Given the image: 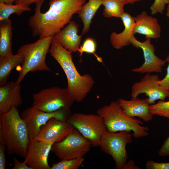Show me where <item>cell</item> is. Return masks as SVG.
<instances>
[{"label":"cell","mask_w":169,"mask_h":169,"mask_svg":"<svg viewBox=\"0 0 169 169\" xmlns=\"http://www.w3.org/2000/svg\"><path fill=\"white\" fill-rule=\"evenodd\" d=\"M86 0H50L49 8L41 12L43 3L36 4L35 13L28 20L33 37H53L69 23L73 15L79 13Z\"/></svg>","instance_id":"cell-1"},{"label":"cell","mask_w":169,"mask_h":169,"mask_svg":"<svg viewBox=\"0 0 169 169\" xmlns=\"http://www.w3.org/2000/svg\"><path fill=\"white\" fill-rule=\"evenodd\" d=\"M59 64L67 77V88L74 101L82 102L93 87L95 81L88 74L83 75L78 71L73 60L72 52L64 48L53 36L49 51Z\"/></svg>","instance_id":"cell-2"},{"label":"cell","mask_w":169,"mask_h":169,"mask_svg":"<svg viewBox=\"0 0 169 169\" xmlns=\"http://www.w3.org/2000/svg\"><path fill=\"white\" fill-rule=\"evenodd\" d=\"M0 140L5 144L9 155L26 158L30 139L26 123L17 108L0 115Z\"/></svg>","instance_id":"cell-3"},{"label":"cell","mask_w":169,"mask_h":169,"mask_svg":"<svg viewBox=\"0 0 169 169\" xmlns=\"http://www.w3.org/2000/svg\"><path fill=\"white\" fill-rule=\"evenodd\" d=\"M96 113L102 118L109 132L132 131V136L136 139L148 135L149 127L141 125L143 123L140 119L126 115L117 101L100 108Z\"/></svg>","instance_id":"cell-4"},{"label":"cell","mask_w":169,"mask_h":169,"mask_svg":"<svg viewBox=\"0 0 169 169\" xmlns=\"http://www.w3.org/2000/svg\"><path fill=\"white\" fill-rule=\"evenodd\" d=\"M53 37L39 38L33 43L23 45L18 49V53L22 56L23 61L15 81L17 84H20L30 72L51 71L45 60Z\"/></svg>","instance_id":"cell-5"},{"label":"cell","mask_w":169,"mask_h":169,"mask_svg":"<svg viewBox=\"0 0 169 169\" xmlns=\"http://www.w3.org/2000/svg\"><path fill=\"white\" fill-rule=\"evenodd\" d=\"M32 106L40 110L51 112L69 110L74 102L67 88L54 86L43 89L33 95Z\"/></svg>","instance_id":"cell-6"},{"label":"cell","mask_w":169,"mask_h":169,"mask_svg":"<svg viewBox=\"0 0 169 169\" xmlns=\"http://www.w3.org/2000/svg\"><path fill=\"white\" fill-rule=\"evenodd\" d=\"M131 132H112L107 131L101 138L99 146L103 151L112 157L116 169H123L127 161L128 156L126 147L132 142Z\"/></svg>","instance_id":"cell-7"},{"label":"cell","mask_w":169,"mask_h":169,"mask_svg":"<svg viewBox=\"0 0 169 169\" xmlns=\"http://www.w3.org/2000/svg\"><path fill=\"white\" fill-rule=\"evenodd\" d=\"M66 121L94 146H99L103 135L107 131L102 118L97 114L75 113L70 115Z\"/></svg>","instance_id":"cell-8"},{"label":"cell","mask_w":169,"mask_h":169,"mask_svg":"<svg viewBox=\"0 0 169 169\" xmlns=\"http://www.w3.org/2000/svg\"><path fill=\"white\" fill-rule=\"evenodd\" d=\"M90 141L74 128L63 140L54 143L51 151L61 160L83 157L90 150Z\"/></svg>","instance_id":"cell-9"},{"label":"cell","mask_w":169,"mask_h":169,"mask_svg":"<svg viewBox=\"0 0 169 169\" xmlns=\"http://www.w3.org/2000/svg\"><path fill=\"white\" fill-rule=\"evenodd\" d=\"M70 110L62 109L48 112L32 106L24 110L20 116L27 126L30 140L35 139L39 134L41 127L52 118L66 121L70 116Z\"/></svg>","instance_id":"cell-10"},{"label":"cell","mask_w":169,"mask_h":169,"mask_svg":"<svg viewBox=\"0 0 169 169\" xmlns=\"http://www.w3.org/2000/svg\"><path fill=\"white\" fill-rule=\"evenodd\" d=\"M159 77L157 74H146L139 82L134 84L131 88L132 97H138L142 93L148 96L150 105L155 104L157 100L164 101L169 97V91L161 86L158 84Z\"/></svg>","instance_id":"cell-11"},{"label":"cell","mask_w":169,"mask_h":169,"mask_svg":"<svg viewBox=\"0 0 169 169\" xmlns=\"http://www.w3.org/2000/svg\"><path fill=\"white\" fill-rule=\"evenodd\" d=\"M130 41L134 47L142 50L145 60L142 65L131 69L132 72L150 74L153 72L159 73L162 71L163 67L166 62L156 55L155 48L151 43V38H147L144 41L141 42L133 35Z\"/></svg>","instance_id":"cell-12"},{"label":"cell","mask_w":169,"mask_h":169,"mask_svg":"<svg viewBox=\"0 0 169 169\" xmlns=\"http://www.w3.org/2000/svg\"><path fill=\"white\" fill-rule=\"evenodd\" d=\"M54 143L30 140L24 161L32 169H50L48 158Z\"/></svg>","instance_id":"cell-13"},{"label":"cell","mask_w":169,"mask_h":169,"mask_svg":"<svg viewBox=\"0 0 169 169\" xmlns=\"http://www.w3.org/2000/svg\"><path fill=\"white\" fill-rule=\"evenodd\" d=\"M74 128L67 121L52 118L41 127L35 139L47 142H59L63 140Z\"/></svg>","instance_id":"cell-14"},{"label":"cell","mask_w":169,"mask_h":169,"mask_svg":"<svg viewBox=\"0 0 169 169\" xmlns=\"http://www.w3.org/2000/svg\"><path fill=\"white\" fill-rule=\"evenodd\" d=\"M125 114L131 117H137L148 123L152 120L153 115L150 112V104L147 98L141 99L137 97L126 100L119 99L116 101Z\"/></svg>","instance_id":"cell-15"},{"label":"cell","mask_w":169,"mask_h":169,"mask_svg":"<svg viewBox=\"0 0 169 169\" xmlns=\"http://www.w3.org/2000/svg\"><path fill=\"white\" fill-rule=\"evenodd\" d=\"M21 88L20 84H17L13 81L8 82L5 85L0 86V115L22 105Z\"/></svg>","instance_id":"cell-16"},{"label":"cell","mask_w":169,"mask_h":169,"mask_svg":"<svg viewBox=\"0 0 169 169\" xmlns=\"http://www.w3.org/2000/svg\"><path fill=\"white\" fill-rule=\"evenodd\" d=\"M134 34L145 35V38L156 39L161 36V28L157 19L144 11L135 17Z\"/></svg>","instance_id":"cell-17"},{"label":"cell","mask_w":169,"mask_h":169,"mask_svg":"<svg viewBox=\"0 0 169 169\" xmlns=\"http://www.w3.org/2000/svg\"><path fill=\"white\" fill-rule=\"evenodd\" d=\"M79 27L75 21H71L54 37L65 49L76 52L80 46L82 35L78 34Z\"/></svg>","instance_id":"cell-18"},{"label":"cell","mask_w":169,"mask_h":169,"mask_svg":"<svg viewBox=\"0 0 169 169\" xmlns=\"http://www.w3.org/2000/svg\"><path fill=\"white\" fill-rule=\"evenodd\" d=\"M120 18L124 26V30L119 33L114 31L110 36V43L112 47L117 49H121L130 45V39L134 35L135 17L125 12Z\"/></svg>","instance_id":"cell-19"},{"label":"cell","mask_w":169,"mask_h":169,"mask_svg":"<svg viewBox=\"0 0 169 169\" xmlns=\"http://www.w3.org/2000/svg\"><path fill=\"white\" fill-rule=\"evenodd\" d=\"M12 21L8 18L0 23V58L13 54Z\"/></svg>","instance_id":"cell-20"},{"label":"cell","mask_w":169,"mask_h":169,"mask_svg":"<svg viewBox=\"0 0 169 169\" xmlns=\"http://www.w3.org/2000/svg\"><path fill=\"white\" fill-rule=\"evenodd\" d=\"M104 0H89L82 6L78 14L83 23L82 35L89 32L93 18Z\"/></svg>","instance_id":"cell-21"},{"label":"cell","mask_w":169,"mask_h":169,"mask_svg":"<svg viewBox=\"0 0 169 169\" xmlns=\"http://www.w3.org/2000/svg\"><path fill=\"white\" fill-rule=\"evenodd\" d=\"M22 56L17 53L15 54L0 58V86L5 85L12 69L22 64Z\"/></svg>","instance_id":"cell-22"},{"label":"cell","mask_w":169,"mask_h":169,"mask_svg":"<svg viewBox=\"0 0 169 169\" xmlns=\"http://www.w3.org/2000/svg\"><path fill=\"white\" fill-rule=\"evenodd\" d=\"M124 0H104L102 4L104 8L103 14L105 18H120L125 12Z\"/></svg>","instance_id":"cell-23"},{"label":"cell","mask_w":169,"mask_h":169,"mask_svg":"<svg viewBox=\"0 0 169 169\" xmlns=\"http://www.w3.org/2000/svg\"><path fill=\"white\" fill-rule=\"evenodd\" d=\"M31 11L29 6L18 4H7L0 2V21L9 18L10 16L14 13L20 16L23 13Z\"/></svg>","instance_id":"cell-24"},{"label":"cell","mask_w":169,"mask_h":169,"mask_svg":"<svg viewBox=\"0 0 169 169\" xmlns=\"http://www.w3.org/2000/svg\"><path fill=\"white\" fill-rule=\"evenodd\" d=\"M97 45L95 40L91 38H88L84 41L82 45L80 46L77 51L79 53L80 60H81L82 54L84 53H87L93 54L97 60L100 63L103 62L102 59L98 56L95 53Z\"/></svg>","instance_id":"cell-25"},{"label":"cell","mask_w":169,"mask_h":169,"mask_svg":"<svg viewBox=\"0 0 169 169\" xmlns=\"http://www.w3.org/2000/svg\"><path fill=\"white\" fill-rule=\"evenodd\" d=\"M84 160V157L62 160L58 162L54 163L50 169H78Z\"/></svg>","instance_id":"cell-26"},{"label":"cell","mask_w":169,"mask_h":169,"mask_svg":"<svg viewBox=\"0 0 169 169\" xmlns=\"http://www.w3.org/2000/svg\"><path fill=\"white\" fill-rule=\"evenodd\" d=\"M149 110L153 115L169 118V101L160 100L156 104L150 105Z\"/></svg>","instance_id":"cell-27"},{"label":"cell","mask_w":169,"mask_h":169,"mask_svg":"<svg viewBox=\"0 0 169 169\" xmlns=\"http://www.w3.org/2000/svg\"><path fill=\"white\" fill-rule=\"evenodd\" d=\"M167 4V0H155L150 8L151 14H163L165 6Z\"/></svg>","instance_id":"cell-28"},{"label":"cell","mask_w":169,"mask_h":169,"mask_svg":"<svg viewBox=\"0 0 169 169\" xmlns=\"http://www.w3.org/2000/svg\"><path fill=\"white\" fill-rule=\"evenodd\" d=\"M146 169H169V162H157L149 160L145 164Z\"/></svg>","instance_id":"cell-29"},{"label":"cell","mask_w":169,"mask_h":169,"mask_svg":"<svg viewBox=\"0 0 169 169\" xmlns=\"http://www.w3.org/2000/svg\"><path fill=\"white\" fill-rule=\"evenodd\" d=\"M6 147L5 143L0 140V169H5L6 166L5 151Z\"/></svg>","instance_id":"cell-30"},{"label":"cell","mask_w":169,"mask_h":169,"mask_svg":"<svg viewBox=\"0 0 169 169\" xmlns=\"http://www.w3.org/2000/svg\"><path fill=\"white\" fill-rule=\"evenodd\" d=\"M165 60L166 62L168 63L167 68V73L165 77L163 79L160 80L158 82V84L161 86L169 91V54Z\"/></svg>","instance_id":"cell-31"},{"label":"cell","mask_w":169,"mask_h":169,"mask_svg":"<svg viewBox=\"0 0 169 169\" xmlns=\"http://www.w3.org/2000/svg\"><path fill=\"white\" fill-rule=\"evenodd\" d=\"M158 154L161 157L169 156V136L165 140L158 150Z\"/></svg>","instance_id":"cell-32"},{"label":"cell","mask_w":169,"mask_h":169,"mask_svg":"<svg viewBox=\"0 0 169 169\" xmlns=\"http://www.w3.org/2000/svg\"><path fill=\"white\" fill-rule=\"evenodd\" d=\"M14 163V166L12 169H32L28 166L24 161L23 162H20L15 157L13 158Z\"/></svg>","instance_id":"cell-33"},{"label":"cell","mask_w":169,"mask_h":169,"mask_svg":"<svg viewBox=\"0 0 169 169\" xmlns=\"http://www.w3.org/2000/svg\"><path fill=\"white\" fill-rule=\"evenodd\" d=\"M45 0H16L15 4L29 6L33 3H43Z\"/></svg>","instance_id":"cell-34"},{"label":"cell","mask_w":169,"mask_h":169,"mask_svg":"<svg viewBox=\"0 0 169 169\" xmlns=\"http://www.w3.org/2000/svg\"><path fill=\"white\" fill-rule=\"evenodd\" d=\"M140 168L135 165V162L132 160L127 161L123 169H140Z\"/></svg>","instance_id":"cell-35"},{"label":"cell","mask_w":169,"mask_h":169,"mask_svg":"<svg viewBox=\"0 0 169 169\" xmlns=\"http://www.w3.org/2000/svg\"><path fill=\"white\" fill-rule=\"evenodd\" d=\"M141 0H124V2L125 4H133Z\"/></svg>","instance_id":"cell-36"},{"label":"cell","mask_w":169,"mask_h":169,"mask_svg":"<svg viewBox=\"0 0 169 169\" xmlns=\"http://www.w3.org/2000/svg\"><path fill=\"white\" fill-rule=\"evenodd\" d=\"M15 1L16 0H0V2L7 4H13Z\"/></svg>","instance_id":"cell-37"},{"label":"cell","mask_w":169,"mask_h":169,"mask_svg":"<svg viewBox=\"0 0 169 169\" xmlns=\"http://www.w3.org/2000/svg\"><path fill=\"white\" fill-rule=\"evenodd\" d=\"M167 7L166 8V15L167 17L169 18V4H168Z\"/></svg>","instance_id":"cell-38"},{"label":"cell","mask_w":169,"mask_h":169,"mask_svg":"<svg viewBox=\"0 0 169 169\" xmlns=\"http://www.w3.org/2000/svg\"><path fill=\"white\" fill-rule=\"evenodd\" d=\"M167 4H169V0H167Z\"/></svg>","instance_id":"cell-39"}]
</instances>
